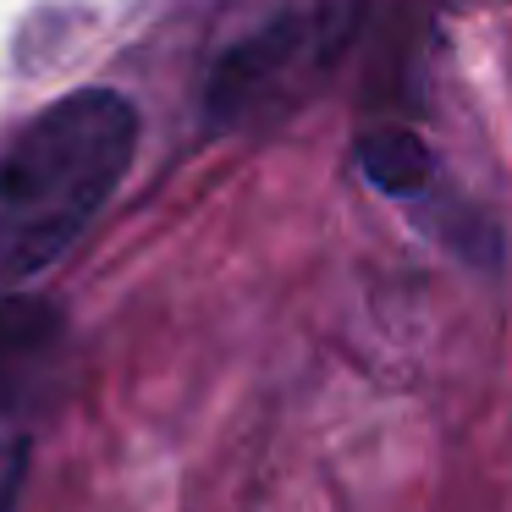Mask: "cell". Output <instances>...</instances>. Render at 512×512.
I'll return each mask as SVG.
<instances>
[{
	"mask_svg": "<svg viewBox=\"0 0 512 512\" xmlns=\"http://www.w3.org/2000/svg\"><path fill=\"white\" fill-rule=\"evenodd\" d=\"M138 111L116 89H78L0 155V292L50 270L133 166Z\"/></svg>",
	"mask_w": 512,
	"mask_h": 512,
	"instance_id": "6da1fadb",
	"label": "cell"
},
{
	"mask_svg": "<svg viewBox=\"0 0 512 512\" xmlns=\"http://www.w3.org/2000/svg\"><path fill=\"white\" fill-rule=\"evenodd\" d=\"M358 0H314L298 12L265 23L221 56L204 89V111L215 127H248L270 111H287L298 94H309L336 67L358 34Z\"/></svg>",
	"mask_w": 512,
	"mask_h": 512,
	"instance_id": "7a4b0ae2",
	"label": "cell"
},
{
	"mask_svg": "<svg viewBox=\"0 0 512 512\" xmlns=\"http://www.w3.org/2000/svg\"><path fill=\"white\" fill-rule=\"evenodd\" d=\"M61 336H67V325L50 298L0 292V419L23 413L45 391L61 358Z\"/></svg>",
	"mask_w": 512,
	"mask_h": 512,
	"instance_id": "3957f363",
	"label": "cell"
},
{
	"mask_svg": "<svg viewBox=\"0 0 512 512\" xmlns=\"http://www.w3.org/2000/svg\"><path fill=\"white\" fill-rule=\"evenodd\" d=\"M358 166H364V177L375 182L380 193H419L424 182H430V149L419 144L413 133H369L364 144H358Z\"/></svg>",
	"mask_w": 512,
	"mask_h": 512,
	"instance_id": "277c9868",
	"label": "cell"
}]
</instances>
